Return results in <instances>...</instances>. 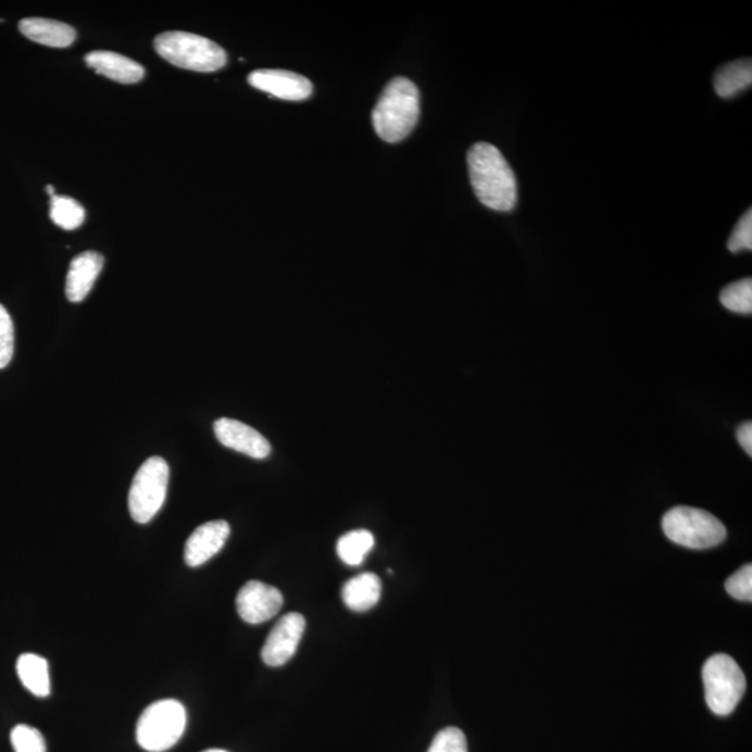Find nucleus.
Segmentation results:
<instances>
[{"label": "nucleus", "mask_w": 752, "mask_h": 752, "mask_svg": "<svg viewBox=\"0 0 752 752\" xmlns=\"http://www.w3.org/2000/svg\"><path fill=\"white\" fill-rule=\"evenodd\" d=\"M467 163L475 196L485 206L499 212L516 206V176L497 147L488 142L474 143L467 153Z\"/></svg>", "instance_id": "nucleus-1"}, {"label": "nucleus", "mask_w": 752, "mask_h": 752, "mask_svg": "<svg viewBox=\"0 0 752 752\" xmlns=\"http://www.w3.org/2000/svg\"><path fill=\"white\" fill-rule=\"evenodd\" d=\"M419 91L409 78L398 77L385 87L373 112L376 135L386 142L403 141L417 126Z\"/></svg>", "instance_id": "nucleus-2"}, {"label": "nucleus", "mask_w": 752, "mask_h": 752, "mask_svg": "<svg viewBox=\"0 0 752 752\" xmlns=\"http://www.w3.org/2000/svg\"><path fill=\"white\" fill-rule=\"evenodd\" d=\"M153 47L165 61L186 71L211 73L220 71L227 62V54L211 39L196 34L171 32L155 38Z\"/></svg>", "instance_id": "nucleus-3"}, {"label": "nucleus", "mask_w": 752, "mask_h": 752, "mask_svg": "<svg viewBox=\"0 0 752 752\" xmlns=\"http://www.w3.org/2000/svg\"><path fill=\"white\" fill-rule=\"evenodd\" d=\"M665 536L677 546L690 549H710L720 546L727 537L719 518L702 509L677 506L662 519Z\"/></svg>", "instance_id": "nucleus-4"}, {"label": "nucleus", "mask_w": 752, "mask_h": 752, "mask_svg": "<svg viewBox=\"0 0 752 752\" xmlns=\"http://www.w3.org/2000/svg\"><path fill=\"white\" fill-rule=\"evenodd\" d=\"M186 724V710L179 701L153 702L138 719L137 743L148 752L171 750L185 734Z\"/></svg>", "instance_id": "nucleus-5"}, {"label": "nucleus", "mask_w": 752, "mask_h": 752, "mask_svg": "<svg viewBox=\"0 0 752 752\" xmlns=\"http://www.w3.org/2000/svg\"><path fill=\"white\" fill-rule=\"evenodd\" d=\"M705 700L717 716L730 715L743 699L747 680L743 670L734 657L726 654L712 655L702 667Z\"/></svg>", "instance_id": "nucleus-6"}, {"label": "nucleus", "mask_w": 752, "mask_h": 752, "mask_svg": "<svg viewBox=\"0 0 752 752\" xmlns=\"http://www.w3.org/2000/svg\"><path fill=\"white\" fill-rule=\"evenodd\" d=\"M170 466L162 458H151L143 462L133 479L128 492V509L136 523H150L165 503Z\"/></svg>", "instance_id": "nucleus-7"}, {"label": "nucleus", "mask_w": 752, "mask_h": 752, "mask_svg": "<svg viewBox=\"0 0 752 752\" xmlns=\"http://www.w3.org/2000/svg\"><path fill=\"white\" fill-rule=\"evenodd\" d=\"M305 630V618L300 613L291 612L281 617L272 628L262 648V661L272 667L289 662L299 648Z\"/></svg>", "instance_id": "nucleus-8"}, {"label": "nucleus", "mask_w": 752, "mask_h": 752, "mask_svg": "<svg viewBox=\"0 0 752 752\" xmlns=\"http://www.w3.org/2000/svg\"><path fill=\"white\" fill-rule=\"evenodd\" d=\"M284 605V596L278 588L261 581H249L241 587L236 598L237 612L250 625H261L278 615Z\"/></svg>", "instance_id": "nucleus-9"}, {"label": "nucleus", "mask_w": 752, "mask_h": 752, "mask_svg": "<svg viewBox=\"0 0 752 752\" xmlns=\"http://www.w3.org/2000/svg\"><path fill=\"white\" fill-rule=\"evenodd\" d=\"M215 437L225 448L246 456L262 460L271 454V444L259 430L231 418H220L214 424Z\"/></svg>", "instance_id": "nucleus-10"}, {"label": "nucleus", "mask_w": 752, "mask_h": 752, "mask_svg": "<svg viewBox=\"0 0 752 752\" xmlns=\"http://www.w3.org/2000/svg\"><path fill=\"white\" fill-rule=\"evenodd\" d=\"M251 87L285 101H304L313 93V84L300 74L286 71H255L249 76Z\"/></svg>", "instance_id": "nucleus-11"}, {"label": "nucleus", "mask_w": 752, "mask_h": 752, "mask_svg": "<svg viewBox=\"0 0 752 752\" xmlns=\"http://www.w3.org/2000/svg\"><path fill=\"white\" fill-rule=\"evenodd\" d=\"M230 536V526L224 519L208 522L198 527L185 548V561L190 567H198L211 561L222 551Z\"/></svg>", "instance_id": "nucleus-12"}, {"label": "nucleus", "mask_w": 752, "mask_h": 752, "mask_svg": "<svg viewBox=\"0 0 752 752\" xmlns=\"http://www.w3.org/2000/svg\"><path fill=\"white\" fill-rule=\"evenodd\" d=\"M105 264L97 251H86L72 261L66 279V296L72 303H82L92 290Z\"/></svg>", "instance_id": "nucleus-13"}, {"label": "nucleus", "mask_w": 752, "mask_h": 752, "mask_svg": "<svg viewBox=\"0 0 752 752\" xmlns=\"http://www.w3.org/2000/svg\"><path fill=\"white\" fill-rule=\"evenodd\" d=\"M86 63L98 74L121 84L141 82L146 74L140 63L111 51L90 52L86 57Z\"/></svg>", "instance_id": "nucleus-14"}, {"label": "nucleus", "mask_w": 752, "mask_h": 752, "mask_svg": "<svg viewBox=\"0 0 752 752\" xmlns=\"http://www.w3.org/2000/svg\"><path fill=\"white\" fill-rule=\"evenodd\" d=\"M24 37L41 46L67 48L76 41V29L68 24L48 18H24L18 24Z\"/></svg>", "instance_id": "nucleus-15"}, {"label": "nucleus", "mask_w": 752, "mask_h": 752, "mask_svg": "<svg viewBox=\"0 0 752 752\" xmlns=\"http://www.w3.org/2000/svg\"><path fill=\"white\" fill-rule=\"evenodd\" d=\"M380 591H383V584H380L379 577L373 573H364L350 578L344 584L341 598L349 610L365 612L379 602Z\"/></svg>", "instance_id": "nucleus-16"}, {"label": "nucleus", "mask_w": 752, "mask_h": 752, "mask_svg": "<svg viewBox=\"0 0 752 752\" xmlns=\"http://www.w3.org/2000/svg\"><path fill=\"white\" fill-rule=\"evenodd\" d=\"M17 673L23 686L32 694L46 699L51 692L48 662L36 654H23L17 661Z\"/></svg>", "instance_id": "nucleus-17"}, {"label": "nucleus", "mask_w": 752, "mask_h": 752, "mask_svg": "<svg viewBox=\"0 0 752 752\" xmlns=\"http://www.w3.org/2000/svg\"><path fill=\"white\" fill-rule=\"evenodd\" d=\"M752 63L739 61L726 64L715 76V90L722 98L739 96L751 87Z\"/></svg>", "instance_id": "nucleus-18"}, {"label": "nucleus", "mask_w": 752, "mask_h": 752, "mask_svg": "<svg viewBox=\"0 0 752 752\" xmlns=\"http://www.w3.org/2000/svg\"><path fill=\"white\" fill-rule=\"evenodd\" d=\"M375 546V538L367 529H355L340 537L338 541V555L341 562L348 566H360L365 561L371 549Z\"/></svg>", "instance_id": "nucleus-19"}, {"label": "nucleus", "mask_w": 752, "mask_h": 752, "mask_svg": "<svg viewBox=\"0 0 752 752\" xmlns=\"http://www.w3.org/2000/svg\"><path fill=\"white\" fill-rule=\"evenodd\" d=\"M51 220L64 230L78 229L86 221V210L73 198L57 195L51 197Z\"/></svg>", "instance_id": "nucleus-20"}, {"label": "nucleus", "mask_w": 752, "mask_h": 752, "mask_svg": "<svg viewBox=\"0 0 752 752\" xmlns=\"http://www.w3.org/2000/svg\"><path fill=\"white\" fill-rule=\"evenodd\" d=\"M720 303L737 314L752 313V280L750 278L726 286L720 293Z\"/></svg>", "instance_id": "nucleus-21"}, {"label": "nucleus", "mask_w": 752, "mask_h": 752, "mask_svg": "<svg viewBox=\"0 0 752 752\" xmlns=\"http://www.w3.org/2000/svg\"><path fill=\"white\" fill-rule=\"evenodd\" d=\"M14 752H47L46 740L41 731L32 726L18 725L10 735Z\"/></svg>", "instance_id": "nucleus-22"}, {"label": "nucleus", "mask_w": 752, "mask_h": 752, "mask_svg": "<svg viewBox=\"0 0 752 752\" xmlns=\"http://www.w3.org/2000/svg\"><path fill=\"white\" fill-rule=\"evenodd\" d=\"M428 752H468L466 736L458 727L440 730Z\"/></svg>", "instance_id": "nucleus-23"}, {"label": "nucleus", "mask_w": 752, "mask_h": 752, "mask_svg": "<svg viewBox=\"0 0 752 752\" xmlns=\"http://www.w3.org/2000/svg\"><path fill=\"white\" fill-rule=\"evenodd\" d=\"M14 354V326L8 310L0 304V369L7 368Z\"/></svg>", "instance_id": "nucleus-24"}, {"label": "nucleus", "mask_w": 752, "mask_h": 752, "mask_svg": "<svg viewBox=\"0 0 752 752\" xmlns=\"http://www.w3.org/2000/svg\"><path fill=\"white\" fill-rule=\"evenodd\" d=\"M725 588L730 597L735 600L751 602L752 600V566L751 564H745L741 567L739 572H736L734 576L729 577L726 581Z\"/></svg>", "instance_id": "nucleus-25"}, {"label": "nucleus", "mask_w": 752, "mask_h": 752, "mask_svg": "<svg viewBox=\"0 0 752 752\" xmlns=\"http://www.w3.org/2000/svg\"><path fill=\"white\" fill-rule=\"evenodd\" d=\"M727 247L731 252H739L743 250H752V212L749 210L747 214L741 217L739 224L736 225L734 234H731L729 241H727Z\"/></svg>", "instance_id": "nucleus-26"}, {"label": "nucleus", "mask_w": 752, "mask_h": 752, "mask_svg": "<svg viewBox=\"0 0 752 752\" xmlns=\"http://www.w3.org/2000/svg\"><path fill=\"white\" fill-rule=\"evenodd\" d=\"M737 440H739L740 447L744 449V452L752 456V424L747 422L741 424L737 428Z\"/></svg>", "instance_id": "nucleus-27"}, {"label": "nucleus", "mask_w": 752, "mask_h": 752, "mask_svg": "<svg viewBox=\"0 0 752 752\" xmlns=\"http://www.w3.org/2000/svg\"><path fill=\"white\" fill-rule=\"evenodd\" d=\"M47 191H48V195L51 197L57 196V192H54L53 186H48Z\"/></svg>", "instance_id": "nucleus-28"}, {"label": "nucleus", "mask_w": 752, "mask_h": 752, "mask_svg": "<svg viewBox=\"0 0 752 752\" xmlns=\"http://www.w3.org/2000/svg\"><path fill=\"white\" fill-rule=\"evenodd\" d=\"M205 752H226V751H224V750H208Z\"/></svg>", "instance_id": "nucleus-29"}]
</instances>
